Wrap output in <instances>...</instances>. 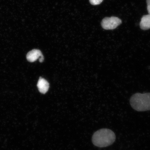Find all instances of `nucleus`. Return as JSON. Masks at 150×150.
<instances>
[{
  "label": "nucleus",
  "mask_w": 150,
  "mask_h": 150,
  "mask_svg": "<svg viewBox=\"0 0 150 150\" xmlns=\"http://www.w3.org/2000/svg\"><path fill=\"white\" fill-rule=\"evenodd\" d=\"M115 140V135L111 130L107 129H100L95 132L92 138L94 146L98 147H105L112 145Z\"/></svg>",
  "instance_id": "1"
},
{
  "label": "nucleus",
  "mask_w": 150,
  "mask_h": 150,
  "mask_svg": "<svg viewBox=\"0 0 150 150\" xmlns=\"http://www.w3.org/2000/svg\"><path fill=\"white\" fill-rule=\"evenodd\" d=\"M131 106L138 111L150 110V93H137L132 96L130 100Z\"/></svg>",
  "instance_id": "2"
},
{
  "label": "nucleus",
  "mask_w": 150,
  "mask_h": 150,
  "mask_svg": "<svg viewBox=\"0 0 150 150\" xmlns=\"http://www.w3.org/2000/svg\"><path fill=\"white\" fill-rule=\"evenodd\" d=\"M122 23L121 19L117 17H105L102 20L101 26L105 30H113L120 25Z\"/></svg>",
  "instance_id": "3"
},
{
  "label": "nucleus",
  "mask_w": 150,
  "mask_h": 150,
  "mask_svg": "<svg viewBox=\"0 0 150 150\" xmlns=\"http://www.w3.org/2000/svg\"><path fill=\"white\" fill-rule=\"evenodd\" d=\"M37 87L40 93L45 94L49 89V84L46 79L42 77H40L38 82Z\"/></svg>",
  "instance_id": "4"
},
{
  "label": "nucleus",
  "mask_w": 150,
  "mask_h": 150,
  "mask_svg": "<svg viewBox=\"0 0 150 150\" xmlns=\"http://www.w3.org/2000/svg\"><path fill=\"white\" fill-rule=\"evenodd\" d=\"M42 55V53L40 50L33 49L28 53L26 58L28 62H33L39 59Z\"/></svg>",
  "instance_id": "5"
},
{
  "label": "nucleus",
  "mask_w": 150,
  "mask_h": 150,
  "mask_svg": "<svg viewBox=\"0 0 150 150\" xmlns=\"http://www.w3.org/2000/svg\"><path fill=\"white\" fill-rule=\"evenodd\" d=\"M141 29L147 30L150 29V15H144L141 19L140 23Z\"/></svg>",
  "instance_id": "6"
},
{
  "label": "nucleus",
  "mask_w": 150,
  "mask_h": 150,
  "mask_svg": "<svg viewBox=\"0 0 150 150\" xmlns=\"http://www.w3.org/2000/svg\"><path fill=\"white\" fill-rule=\"evenodd\" d=\"M103 0H89L90 3L92 5L96 6L100 4Z\"/></svg>",
  "instance_id": "7"
},
{
  "label": "nucleus",
  "mask_w": 150,
  "mask_h": 150,
  "mask_svg": "<svg viewBox=\"0 0 150 150\" xmlns=\"http://www.w3.org/2000/svg\"><path fill=\"white\" fill-rule=\"evenodd\" d=\"M147 5V10L149 14L150 15V0H146Z\"/></svg>",
  "instance_id": "8"
},
{
  "label": "nucleus",
  "mask_w": 150,
  "mask_h": 150,
  "mask_svg": "<svg viewBox=\"0 0 150 150\" xmlns=\"http://www.w3.org/2000/svg\"><path fill=\"white\" fill-rule=\"evenodd\" d=\"M39 62H40V63H42L44 61V57H43V55H42L41 57H40L39 59Z\"/></svg>",
  "instance_id": "9"
}]
</instances>
